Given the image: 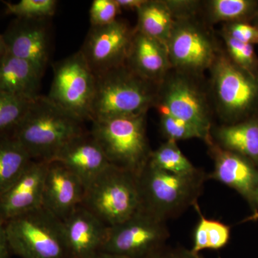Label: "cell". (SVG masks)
<instances>
[{
    "label": "cell",
    "mask_w": 258,
    "mask_h": 258,
    "mask_svg": "<svg viewBox=\"0 0 258 258\" xmlns=\"http://www.w3.org/2000/svg\"><path fill=\"white\" fill-rule=\"evenodd\" d=\"M83 121L64 111L47 96L32 101L12 137L32 160L50 161L73 139L86 133Z\"/></svg>",
    "instance_id": "cell-1"
},
{
    "label": "cell",
    "mask_w": 258,
    "mask_h": 258,
    "mask_svg": "<svg viewBox=\"0 0 258 258\" xmlns=\"http://www.w3.org/2000/svg\"><path fill=\"white\" fill-rule=\"evenodd\" d=\"M141 208L167 222L198 203L208 174L200 169L179 175L158 169L149 162L138 176Z\"/></svg>",
    "instance_id": "cell-2"
},
{
    "label": "cell",
    "mask_w": 258,
    "mask_h": 258,
    "mask_svg": "<svg viewBox=\"0 0 258 258\" xmlns=\"http://www.w3.org/2000/svg\"><path fill=\"white\" fill-rule=\"evenodd\" d=\"M158 87L126 64L97 76L91 121L147 113L157 103Z\"/></svg>",
    "instance_id": "cell-3"
},
{
    "label": "cell",
    "mask_w": 258,
    "mask_h": 258,
    "mask_svg": "<svg viewBox=\"0 0 258 258\" xmlns=\"http://www.w3.org/2000/svg\"><path fill=\"white\" fill-rule=\"evenodd\" d=\"M90 132L111 165L138 176L152 151L147 136V113L92 121Z\"/></svg>",
    "instance_id": "cell-4"
},
{
    "label": "cell",
    "mask_w": 258,
    "mask_h": 258,
    "mask_svg": "<svg viewBox=\"0 0 258 258\" xmlns=\"http://www.w3.org/2000/svg\"><path fill=\"white\" fill-rule=\"evenodd\" d=\"M10 252L21 258H67L62 221L43 207L5 222Z\"/></svg>",
    "instance_id": "cell-5"
},
{
    "label": "cell",
    "mask_w": 258,
    "mask_h": 258,
    "mask_svg": "<svg viewBox=\"0 0 258 258\" xmlns=\"http://www.w3.org/2000/svg\"><path fill=\"white\" fill-rule=\"evenodd\" d=\"M82 205L108 227L121 223L141 208L138 177L111 165L86 188Z\"/></svg>",
    "instance_id": "cell-6"
},
{
    "label": "cell",
    "mask_w": 258,
    "mask_h": 258,
    "mask_svg": "<svg viewBox=\"0 0 258 258\" xmlns=\"http://www.w3.org/2000/svg\"><path fill=\"white\" fill-rule=\"evenodd\" d=\"M53 66V79L47 98L84 122L92 119L96 77L81 51Z\"/></svg>",
    "instance_id": "cell-7"
},
{
    "label": "cell",
    "mask_w": 258,
    "mask_h": 258,
    "mask_svg": "<svg viewBox=\"0 0 258 258\" xmlns=\"http://www.w3.org/2000/svg\"><path fill=\"white\" fill-rule=\"evenodd\" d=\"M217 113L232 122L246 114L257 103L258 81L255 76L241 69L220 52L210 69Z\"/></svg>",
    "instance_id": "cell-8"
},
{
    "label": "cell",
    "mask_w": 258,
    "mask_h": 258,
    "mask_svg": "<svg viewBox=\"0 0 258 258\" xmlns=\"http://www.w3.org/2000/svg\"><path fill=\"white\" fill-rule=\"evenodd\" d=\"M166 222L140 208L124 222L108 227L101 252L127 258H147L166 244Z\"/></svg>",
    "instance_id": "cell-9"
},
{
    "label": "cell",
    "mask_w": 258,
    "mask_h": 258,
    "mask_svg": "<svg viewBox=\"0 0 258 258\" xmlns=\"http://www.w3.org/2000/svg\"><path fill=\"white\" fill-rule=\"evenodd\" d=\"M166 49L172 69L190 76L210 70L220 53L211 32L195 15L176 19Z\"/></svg>",
    "instance_id": "cell-10"
},
{
    "label": "cell",
    "mask_w": 258,
    "mask_h": 258,
    "mask_svg": "<svg viewBox=\"0 0 258 258\" xmlns=\"http://www.w3.org/2000/svg\"><path fill=\"white\" fill-rule=\"evenodd\" d=\"M172 71V70H171ZM171 72L159 85L158 111H164L198 129L208 144L212 139V115L206 96L188 75Z\"/></svg>",
    "instance_id": "cell-11"
},
{
    "label": "cell",
    "mask_w": 258,
    "mask_h": 258,
    "mask_svg": "<svg viewBox=\"0 0 258 258\" xmlns=\"http://www.w3.org/2000/svg\"><path fill=\"white\" fill-rule=\"evenodd\" d=\"M134 33L135 28L119 19L91 27L80 51L96 77L126 63Z\"/></svg>",
    "instance_id": "cell-12"
},
{
    "label": "cell",
    "mask_w": 258,
    "mask_h": 258,
    "mask_svg": "<svg viewBox=\"0 0 258 258\" xmlns=\"http://www.w3.org/2000/svg\"><path fill=\"white\" fill-rule=\"evenodd\" d=\"M48 20L18 18L3 35L6 52L30 62L42 75L51 52Z\"/></svg>",
    "instance_id": "cell-13"
},
{
    "label": "cell",
    "mask_w": 258,
    "mask_h": 258,
    "mask_svg": "<svg viewBox=\"0 0 258 258\" xmlns=\"http://www.w3.org/2000/svg\"><path fill=\"white\" fill-rule=\"evenodd\" d=\"M207 144L214 161L213 171L208 174V179L235 190L254 209L258 186L257 166L247 158L219 147L212 139Z\"/></svg>",
    "instance_id": "cell-14"
},
{
    "label": "cell",
    "mask_w": 258,
    "mask_h": 258,
    "mask_svg": "<svg viewBox=\"0 0 258 258\" xmlns=\"http://www.w3.org/2000/svg\"><path fill=\"white\" fill-rule=\"evenodd\" d=\"M67 258H93L101 252L108 226L81 205L62 220Z\"/></svg>",
    "instance_id": "cell-15"
},
{
    "label": "cell",
    "mask_w": 258,
    "mask_h": 258,
    "mask_svg": "<svg viewBox=\"0 0 258 258\" xmlns=\"http://www.w3.org/2000/svg\"><path fill=\"white\" fill-rule=\"evenodd\" d=\"M48 161L32 160L14 184L0 198V217L7 222L42 206Z\"/></svg>",
    "instance_id": "cell-16"
},
{
    "label": "cell",
    "mask_w": 258,
    "mask_h": 258,
    "mask_svg": "<svg viewBox=\"0 0 258 258\" xmlns=\"http://www.w3.org/2000/svg\"><path fill=\"white\" fill-rule=\"evenodd\" d=\"M42 207L64 220L82 205L85 186L77 176L57 161H48Z\"/></svg>",
    "instance_id": "cell-17"
},
{
    "label": "cell",
    "mask_w": 258,
    "mask_h": 258,
    "mask_svg": "<svg viewBox=\"0 0 258 258\" xmlns=\"http://www.w3.org/2000/svg\"><path fill=\"white\" fill-rule=\"evenodd\" d=\"M50 161L60 163L72 171L85 189L111 165L96 139L87 132L66 144Z\"/></svg>",
    "instance_id": "cell-18"
},
{
    "label": "cell",
    "mask_w": 258,
    "mask_h": 258,
    "mask_svg": "<svg viewBox=\"0 0 258 258\" xmlns=\"http://www.w3.org/2000/svg\"><path fill=\"white\" fill-rule=\"evenodd\" d=\"M125 64L142 79L157 86L172 70L166 46L136 30Z\"/></svg>",
    "instance_id": "cell-19"
},
{
    "label": "cell",
    "mask_w": 258,
    "mask_h": 258,
    "mask_svg": "<svg viewBox=\"0 0 258 258\" xmlns=\"http://www.w3.org/2000/svg\"><path fill=\"white\" fill-rule=\"evenodd\" d=\"M43 75L32 64L5 52L0 57V91L11 96L35 99Z\"/></svg>",
    "instance_id": "cell-20"
},
{
    "label": "cell",
    "mask_w": 258,
    "mask_h": 258,
    "mask_svg": "<svg viewBox=\"0 0 258 258\" xmlns=\"http://www.w3.org/2000/svg\"><path fill=\"white\" fill-rule=\"evenodd\" d=\"M212 140L219 147L240 154L258 166V120L216 127L211 131Z\"/></svg>",
    "instance_id": "cell-21"
},
{
    "label": "cell",
    "mask_w": 258,
    "mask_h": 258,
    "mask_svg": "<svg viewBox=\"0 0 258 258\" xmlns=\"http://www.w3.org/2000/svg\"><path fill=\"white\" fill-rule=\"evenodd\" d=\"M137 31L166 46L176 18L168 0H147L137 11Z\"/></svg>",
    "instance_id": "cell-22"
},
{
    "label": "cell",
    "mask_w": 258,
    "mask_h": 258,
    "mask_svg": "<svg viewBox=\"0 0 258 258\" xmlns=\"http://www.w3.org/2000/svg\"><path fill=\"white\" fill-rule=\"evenodd\" d=\"M32 160L13 137L0 141V198L14 184Z\"/></svg>",
    "instance_id": "cell-23"
},
{
    "label": "cell",
    "mask_w": 258,
    "mask_h": 258,
    "mask_svg": "<svg viewBox=\"0 0 258 258\" xmlns=\"http://www.w3.org/2000/svg\"><path fill=\"white\" fill-rule=\"evenodd\" d=\"M194 208L198 212L199 221L194 232L191 250L195 253L201 254L205 249L218 250L225 247L230 239V226L204 216L198 203Z\"/></svg>",
    "instance_id": "cell-24"
},
{
    "label": "cell",
    "mask_w": 258,
    "mask_h": 258,
    "mask_svg": "<svg viewBox=\"0 0 258 258\" xmlns=\"http://www.w3.org/2000/svg\"><path fill=\"white\" fill-rule=\"evenodd\" d=\"M149 163L161 170L179 175H191L200 170L183 154L177 143L172 141H166L152 151Z\"/></svg>",
    "instance_id": "cell-25"
},
{
    "label": "cell",
    "mask_w": 258,
    "mask_h": 258,
    "mask_svg": "<svg viewBox=\"0 0 258 258\" xmlns=\"http://www.w3.org/2000/svg\"><path fill=\"white\" fill-rule=\"evenodd\" d=\"M255 2L250 0H210L205 3L206 14L211 23H237L253 12Z\"/></svg>",
    "instance_id": "cell-26"
},
{
    "label": "cell",
    "mask_w": 258,
    "mask_h": 258,
    "mask_svg": "<svg viewBox=\"0 0 258 258\" xmlns=\"http://www.w3.org/2000/svg\"><path fill=\"white\" fill-rule=\"evenodd\" d=\"M8 14L26 20H50L57 9L55 0H21L16 3H5Z\"/></svg>",
    "instance_id": "cell-27"
},
{
    "label": "cell",
    "mask_w": 258,
    "mask_h": 258,
    "mask_svg": "<svg viewBox=\"0 0 258 258\" xmlns=\"http://www.w3.org/2000/svg\"><path fill=\"white\" fill-rule=\"evenodd\" d=\"M32 101L0 91V132L13 131L23 119Z\"/></svg>",
    "instance_id": "cell-28"
},
{
    "label": "cell",
    "mask_w": 258,
    "mask_h": 258,
    "mask_svg": "<svg viewBox=\"0 0 258 258\" xmlns=\"http://www.w3.org/2000/svg\"><path fill=\"white\" fill-rule=\"evenodd\" d=\"M160 113L161 130L166 141H172L177 143L179 141L199 139L205 141L203 134L192 125L184 120L175 118L164 111H158Z\"/></svg>",
    "instance_id": "cell-29"
},
{
    "label": "cell",
    "mask_w": 258,
    "mask_h": 258,
    "mask_svg": "<svg viewBox=\"0 0 258 258\" xmlns=\"http://www.w3.org/2000/svg\"><path fill=\"white\" fill-rule=\"evenodd\" d=\"M222 37L225 40L226 48L230 60L241 69L254 76L253 71L257 59L253 45L238 41L225 33Z\"/></svg>",
    "instance_id": "cell-30"
},
{
    "label": "cell",
    "mask_w": 258,
    "mask_h": 258,
    "mask_svg": "<svg viewBox=\"0 0 258 258\" xmlns=\"http://www.w3.org/2000/svg\"><path fill=\"white\" fill-rule=\"evenodd\" d=\"M120 11L115 0H94L90 9L91 27L104 26L113 23Z\"/></svg>",
    "instance_id": "cell-31"
},
{
    "label": "cell",
    "mask_w": 258,
    "mask_h": 258,
    "mask_svg": "<svg viewBox=\"0 0 258 258\" xmlns=\"http://www.w3.org/2000/svg\"><path fill=\"white\" fill-rule=\"evenodd\" d=\"M223 33L243 43L258 44V28L247 23L237 22L228 24Z\"/></svg>",
    "instance_id": "cell-32"
},
{
    "label": "cell",
    "mask_w": 258,
    "mask_h": 258,
    "mask_svg": "<svg viewBox=\"0 0 258 258\" xmlns=\"http://www.w3.org/2000/svg\"><path fill=\"white\" fill-rule=\"evenodd\" d=\"M147 258H205L201 254L193 252L191 249L181 246H163Z\"/></svg>",
    "instance_id": "cell-33"
},
{
    "label": "cell",
    "mask_w": 258,
    "mask_h": 258,
    "mask_svg": "<svg viewBox=\"0 0 258 258\" xmlns=\"http://www.w3.org/2000/svg\"><path fill=\"white\" fill-rule=\"evenodd\" d=\"M10 249L7 239L5 222L0 217V258H9Z\"/></svg>",
    "instance_id": "cell-34"
},
{
    "label": "cell",
    "mask_w": 258,
    "mask_h": 258,
    "mask_svg": "<svg viewBox=\"0 0 258 258\" xmlns=\"http://www.w3.org/2000/svg\"><path fill=\"white\" fill-rule=\"evenodd\" d=\"M147 0H115L120 10L137 11Z\"/></svg>",
    "instance_id": "cell-35"
},
{
    "label": "cell",
    "mask_w": 258,
    "mask_h": 258,
    "mask_svg": "<svg viewBox=\"0 0 258 258\" xmlns=\"http://www.w3.org/2000/svg\"><path fill=\"white\" fill-rule=\"evenodd\" d=\"M253 211L254 213L250 217H249L248 218L246 219L245 222L256 221V220H258V186L255 195V200H254Z\"/></svg>",
    "instance_id": "cell-36"
},
{
    "label": "cell",
    "mask_w": 258,
    "mask_h": 258,
    "mask_svg": "<svg viewBox=\"0 0 258 258\" xmlns=\"http://www.w3.org/2000/svg\"><path fill=\"white\" fill-rule=\"evenodd\" d=\"M93 258H127L122 257V256L117 255V254H113L111 253H107V252H101L98 254H96Z\"/></svg>",
    "instance_id": "cell-37"
},
{
    "label": "cell",
    "mask_w": 258,
    "mask_h": 258,
    "mask_svg": "<svg viewBox=\"0 0 258 258\" xmlns=\"http://www.w3.org/2000/svg\"><path fill=\"white\" fill-rule=\"evenodd\" d=\"M5 52H6V49H5L4 40H3V35H0V57L4 55Z\"/></svg>",
    "instance_id": "cell-38"
}]
</instances>
